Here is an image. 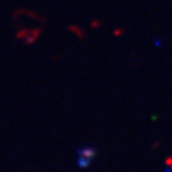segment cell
Here are the masks:
<instances>
[{
	"instance_id": "obj_1",
	"label": "cell",
	"mask_w": 172,
	"mask_h": 172,
	"mask_svg": "<svg viewBox=\"0 0 172 172\" xmlns=\"http://www.w3.org/2000/svg\"><path fill=\"white\" fill-rule=\"evenodd\" d=\"M96 156V149L94 147H83L77 149V164L80 168H87Z\"/></svg>"
},
{
	"instance_id": "obj_2",
	"label": "cell",
	"mask_w": 172,
	"mask_h": 172,
	"mask_svg": "<svg viewBox=\"0 0 172 172\" xmlns=\"http://www.w3.org/2000/svg\"><path fill=\"white\" fill-rule=\"evenodd\" d=\"M41 30L39 29H20L18 33V39L23 41L25 43H33L34 41L38 38Z\"/></svg>"
}]
</instances>
